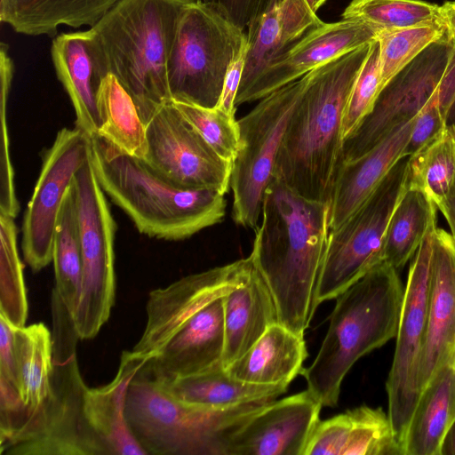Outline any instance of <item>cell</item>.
<instances>
[{"mask_svg": "<svg viewBox=\"0 0 455 455\" xmlns=\"http://www.w3.org/2000/svg\"><path fill=\"white\" fill-rule=\"evenodd\" d=\"M329 236V204L303 197L273 178L251 254L274 297L279 323L302 336L319 306Z\"/></svg>", "mask_w": 455, "mask_h": 455, "instance_id": "obj_1", "label": "cell"}, {"mask_svg": "<svg viewBox=\"0 0 455 455\" xmlns=\"http://www.w3.org/2000/svg\"><path fill=\"white\" fill-rule=\"evenodd\" d=\"M235 281L227 264L151 291L145 329L132 348L148 358L140 371L165 383L223 365L222 297Z\"/></svg>", "mask_w": 455, "mask_h": 455, "instance_id": "obj_2", "label": "cell"}, {"mask_svg": "<svg viewBox=\"0 0 455 455\" xmlns=\"http://www.w3.org/2000/svg\"><path fill=\"white\" fill-rule=\"evenodd\" d=\"M371 43L310 71L289 119L273 178L303 197L331 201L342 164L346 108Z\"/></svg>", "mask_w": 455, "mask_h": 455, "instance_id": "obj_3", "label": "cell"}, {"mask_svg": "<svg viewBox=\"0 0 455 455\" xmlns=\"http://www.w3.org/2000/svg\"><path fill=\"white\" fill-rule=\"evenodd\" d=\"M90 159L103 191L149 237L177 241L222 221L225 195L180 187L98 134L90 136Z\"/></svg>", "mask_w": 455, "mask_h": 455, "instance_id": "obj_4", "label": "cell"}, {"mask_svg": "<svg viewBox=\"0 0 455 455\" xmlns=\"http://www.w3.org/2000/svg\"><path fill=\"white\" fill-rule=\"evenodd\" d=\"M404 290L398 270L380 263L336 299L316 357L301 375L323 407H335L355 363L396 337Z\"/></svg>", "mask_w": 455, "mask_h": 455, "instance_id": "obj_5", "label": "cell"}, {"mask_svg": "<svg viewBox=\"0 0 455 455\" xmlns=\"http://www.w3.org/2000/svg\"><path fill=\"white\" fill-rule=\"evenodd\" d=\"M52 373L48 397L34 411H24L0 435L6 455H106L85 415L88 387L76 355L79 336L73 315L53 290Z\"/></svg>", "mask_w": 455, "mask_h": 455, "instance_id": "obj_6", "label": "cell"}, {"mask_svg": "<svg viewBox=\"0 0 455 455\" xmlns=\"http://www.w3.org/2000/svg\"><path fill=\"white\" fill-rule=\"evenodd\" d=\"M196 0H118L90 28L108 69L132 97L146 124L172 100L167 60L185 7Z\"/></svg>", "mask_w": 455, "mask_h": 455, "instance_id": "obj_7", "label": "cell"}, {"mask_svg": "<svg viewBox=\"0 0 455 455\" xmlns=\"http://www.w3.org/2000/svg\"><path fill=\"white\" fill-rule=\"evenodd\" d=\"M270 402L222 410L196 406L178 400L139 371L128 387L124 413L146 454L228 455L235 434Z\"/></svg>", "mask_w": 455, "mask_h": 455, "instance_id": "obj_8", "label": "cell"}, {"mask_svg": "<svg viewBox=\"0 0 455 455\" xmlns=\"http://www.w3.org/2000/svg\"><path fill=\"white\" fill-rule=\"evenodd\" d=\"M246 34L211 7L194 1L180 16L167 60L172 101L217 107L228 66Z\"/></svg>", "mask_w": 455, "mask_h": 455, "instance_id": "obj_9", "label": "cell"}, {"mask_svg": "<svg viewBox=\"0 0 455 455\" xmlns=\"http://www.w3.org/2000/svg\"><path fill=\"white\" fill-rule=\"evenodd\" d=\"M310 72L259 100L237 120L240 144L232 162V216L254 228L261 216L265 190L273 179L278 151L289 119L308 84Z\"/></svg>", "mask_w": 455, "mask_h": 455, "instance_id": "obj_10", "label": "cell"}, {"mask_svg": "<svg viewBox=\"0 0 455 455\" xmlns=\"http://www.w3.org/2000/svg\"><path fill=\"white\" fill-rule=\"evenodd\" d=\"M83 258L82 292L73 316L81 339L94 338L115 300L116 224L91 159L74 179Z\"/></svg>", "mask_w": 455, "mask_h": 455, "instance_id": "obj_11", "label": "cell"}, {"mask_svg": "<svg viewBox=\"0 0 455 455\" xmlns=\"http://www.w3.org/2000/svg\"><path fill=\"white\" fill-rule=\"evenodd\" d=\"M407 157L402 159L377 190L342 226L331 231L316 301L336 299L382 263L385 233L406 189Z\"/></svg>", "mask_w": 455, "mask_h": 455, "instance_id": "obj_12", "label": "cell"}, {"mask_svg": "<svg viewBox=\"0 0 455 455\" xmlns=\"http://www.w3.org/2000/svg\"><path fill=\"white\" fill-rule=\"evenodd\" d=\"M454 48L446 31L391 79L370 114L344 140L342 164L367 153L394 129L413 119L438 94Z\"/></svg>", "mask_w": 455, "mask_h": 455, "instance_id": "obj_13", "label": "cell"}, {"mask_svg": "<svg viewBox=\"0 0 455 455\" xmlns=\"http://www.w3.org/2000/svg\"><path fill=\"white\" fill-rule=\"evenodd\" d=\"M435 228L427 233L411 259L393 363L386 383L388 416L402 451L404 435L420 395L417 375L426 334Z\"/></svg>", "mask_w": 455, "mask_h": 455, "instance_id": "obj_14", "label": "cell"}, {"mask_svg": "<svg viewBox=\"0 0 455 455\" xmlns=\"http://www.w3.org/2000/svg\"><path fill=\"white\" fill-rule=\"evenodd\" d=\"M90 157V136L62 128L44 155L41 171L22 223V251L34 272L52 261L59 214L76 172Z\"/></svg>", "mask_w": 455, "mask_h": 455, "instance_id": "obj_15", "label": "cell"}, {"mask_svg": "<svg viewBox=\"0 0 455 455\" xmlns=\"http://www.w3.org/2000/svg\"><path fill=\"white\" fill-rule=\"evenodd\" d=\"M146 135L148 148L142 159L156 172L185 188L227 193L232 163L211 148L172 100L146 124Z\"/></svg>", "mask_w": 455, "mask_h": 455, "instance_id": "obj_16", "label": "cell"}, {"mask_svg": "<svg viewBox=\"0 0 455 455\" xmlns=\"http://www.w3.org/2000/svg\"><path fill=\"white\" fill-rule=\"evenodd\" d=\"M377 35L373 28L355 20L323 22L275 58L236 96L235 106L264 98L329 61L375 41Z\"/></svg>", "mask_w": 455, "mask_h": 455, "instance_id": "obj_17", "label": "cell"}, {"mask_svg": "<svg viewBox=\"0 0 455 455\" xmlns=\"http://www.w3.org/2000/svg\"><path fill=\"white\" fill-rule=\"evenodd\" d=\"M322 407L308 389L271 401L235 434L228 455H304Z\"/></svg>", "mask_w": 455, "mask_h": 455, "instance_id": "obj_18", "label": "cell"}, {"mask_svg": "<svg viewBox=\"0 0 455 455\" xmlns=\"http://www.w3.org/2000/svg\"><path fill=\"white\" fill-rule=\"evenodd\" d=\"M455 352V239L443 228L433 235L425 339L419 356V393Z\"/></svg>", "mask_w": 455, "mask_h": 455, "instance_id": "obj_19", "label": "cell"}, {"mask_svg": "<svg viewBox=\"0 0 455 455\" xmlns=\"http://www.w3.org/2000/svg\"><path fill=\"white\" fill-rule=\"evenodd\" d=\"M51 53L58 79L74 107L76 127L89 136L97 134L98 92L110 72L95 34L91 28L62 33L53 39Z\"/></svg>", "mask_w": 455, "mask_h": 455, "instance_id": "obj_20", "label": "cell"}, {"mask_svg": "<svg viewBox=\"0 0 455 455\" xmlns=\"http://www.w3.org/2000/svg\"><path fill=\"white\" fill-rule=\"evenodd\" d=\"M412 121L394 129L359 158L343 163L329 203L330 233L342 226L380 186L405 156Z\"/></svg>", "mask_w": 455, "mask_h": 455, "instance_id": "obj_21", "label": "cell"}, {"mask_svg": "<svg viewBox=\"0 0 455 455\" xmlns=\"http://www.w3.org/2000/svg\"><path fill=\"white\" fill-rule=\"evenodd\" d=\"M222 298L226 368L279 319L274 297L251 253L237 282Z\"/></svg>", "mask_w": 455, "mask_h": 455, "instance_id": "obj_22", "label": "cell"}, {"mask_svg": "<svg viewBox=\"0 0 455 455\" xmlns=\"http://www.w3.org/2000/svg\"><path fill=\"white\" fill-rule=\"evenodd\" d=\"M403 455L388 416L367 405L347 410L314 430L304 455Z\"/></svg>", "mask_w": 455, "mask_h": 455, "instance_id": "obj_23", "label": "cell"}, {"mask_svg": "<svg viewBox=\"0 0 455 455\" xmlns=\"http://www.w3.org/2000/svg\"><path fill=\"white\" fill-rule=\"evenodd\" d=\"M322 23L307 0H283L251 21L247 27L246 56L237 95L243 92L275 58Z\"/></svg>", "mask_w": 455, "mask_h": 455, "instance_id": "obj_24", "label": "cell"}, {"mask_svg": "<svg viewBox=\"0 0 455 455\" xmlns=\"http://www.w3.org/2000/svg\"><path fill=\"white\" fill-rule=\"evenodd\" d=\"M148 361L132 350L124 351L116 377L105 386L87 389L85 415L106 455L146 454L130 430L124 411L128 387Z\"/></svg>", "mask_w": 455, "mask_h": 455, "instance_id": "obj_25", "label": "cell"}, {"mask_svg": "<svg viewBox=\"0 0 455 455\" xmlns=\"http://www.w3.org/2000/svg\"><path fill=\"white\" fill-rule=\"evenodd\" d=\"M307 355L304 336L278 322L225 369L230 376L243 382L289 386L301 375Z\"/></svg>", "mask_w": 455, "mask_h": 455, "instance_id": "obj_26", "label": "cell"}, {"mask_svg": "<svg viewBox=\"0 0 455 455\" xmlns=\"http://www.w3.org/2000/svg\"><path fill=\"white\" fill-rule=\"evenodd\" d=\"M454 419L455 371L449 363L420 392L404 435L403 455H439Z\"/></svg>", "mask_w": 455, "mask_h": 455, "instance_id": "obj_27", "label": "cell"}, {"mask_svg": "<svg viewBox=\"0 0 455 455\" xmlns=\"http://www.w3.org/2000/svg\"><path fill=\"white\" fill-rule=\"evenodd\" d=\"M118 0H0V20L20 34L53 36L58 27L94 26Z\"/></svg>", "mask_w": 455, "mask_h": 455, "instance_id": "obj_28", "label": "cell"}, {"mask_svg": "<svg viewBox=\"0 0 455 455\" xmlns=\"http://www.w3.org/2000/svg\"><path fill=\"white\" fill-rule=\"evenodd\" d=\"M159 384L183 403L219 410L275 400L289 387L243 382L230 376L222 364L200 373Z\"/></svg>", "mask_w": 455, "mask_h": 455, "instance_id": "obj_29", "label": "cell"}, {"mask_svg": "<svg viewBox=\"0 0 455 455\" xmlns=\"http://www.w3.org/2000/svg\"><path fill=\"white\" fill-rule=\"evenodd\" d=\"M435 203L422 191L407 188L387 225L382 248V263L400 269L410 261L427 233L436 227Z\"/></svg>", "mask_w": 455, "mask_h": 455, "instance_id": "obj_30", "label": "cell"}, {"mask_svg": "<svg viewBox=\"0 0 455 455\" xmlns=\"http://www.w3.org/2000/svg\"><path fill=\"white\" fill-rule=\"evenodd\" d=\"M13 353L21 400L28 411H34L51 390L52 333L43 323L14 327Z\"/></svg>", "mask_w": 455, "mask_h": 455, "instance_id": "obj_31", "label": "cell"}, {"mask_svg": "<svg viewBox=\"0 0 455 455\" xmlns=\"http://www.w3.org/2000/svg\"><path fill=\"white\" fill-rule=\"evenodd\" d=\"M100 126L98 135L121 150L143 158L147 153L146 125L131 94L109 73L97 97Z\"/></svg>", "mask_w": 455, "mask_h": 455, "instance_id": "obj_32", "label": "cell"}, {"mask_svg": "<svg viewBox=\"0 0 455 455\" xmlns=\"http://www.w3.org/2000/svg\"><path fill=\"white\" fill-rule=\"evenodd\" d=\"M52 262L55 274L54 291L74 316L83 283V258L74 180L59 214L54 235Z\"/></svg>", "mask_w": 455, "mask_h": 455, "instance_id": "obj_33", "label": "cell"}, {"mask_svg": "<svg viewBox=\"0 0 455 455\" xmlns=\"http://www.w3.org/2000/svg\"><path fill=\"white\" fill-rule=\"evenodd\" d=\"M455 181V124L407 157L405 182L427 195L439 209Z\"/></svg>", "mask_w": 455, "mask_h": 455, "instance_id": "obj_34", "label": "cell"}, {"mask_svg": "<svg viewBox=\"0 0 455 455\" xmlns=\"http://www.w3.org/2000/svg\"><path fill=\"white\" fill-rule=\"evenodd\" d=\"M341 17L362 21L378 34L442 20L440 5L420 0H352Z\"/></svg>", "mask_w": 455, "mask_h": 455, "instance_id": "obj_35", "label": "cell"}, {"mask_svg": "<svg viewBox=\"0 0 455 455\" xmlns=\"http://www.w3.org/2000/svg\"><path fill=\"white\" fill-rule=\"evenodd\" d=\"M0 315L13 326L22 327L28 317V301L13 218L0 215Z\"/></svg>", "mask_w": 455, "mask_h": 455, "instance_id": "obj_36", "label": "cell"}, {"mask_svg": "<svg viewBox=\"0 0 455 455\" xmlns=\"http://www.w3.org/2000/svg\"><path fill=\"white\" fill-rule=\"evenodd\" d=\"M446 32L442 20L382 31L379 44L380 92L404 67Z\"/></svg>", "mask_w": 455, "mask_h": 455, "instance_id": "obj_37", "label": "cell"}, {"mask_svg": "<svg viewBox=\"0 0 455 455\" xmlns=\"http://www.w3.org/2000/svg\"><path fill=\"white\" fill-rule=\"evenodd\" d=\"M174 104L221 158L230 163L234 161L240 144L239 126L235 116L218 108H206L178 102Z\"/></svg>", "mask_w": 455, "mask_h": 455, "instance_id": "obj_38", "label": "cell"}, {"mask_svg": "<svg viewBox=\"0 0 455 455\" xmlns=\"http://www.w3.org/2000/svg\"><path fill=\"white\" fill-rule=\"evenodd\" d=\"M5 44L0 48L1 74V156H0V215L15 219L20 211L19 201L15 193L14 170L11 161L9 136L7 126V100L13 76V63Z\"/></svg>", "mask_w": 455, "mask_h": 455, "instance_id": "obj_39", "label": "cell"}, {"mask_svg": "<svg viewBox=\"0 0 455 455\" xmlns=\"http://www.w3.org/2000/svg\"><path fill=\"white\" fill-rule=\"evenodd\" d=\"M380 92L379 44H371L368 56L353 86L344 117V140L370 114Z\"/></svg>", "mask_w": 455, "mask_h": 455, "instance_id": "obj_40", "label": "cell"}, {"mask_svg": "<svg viewBox=\"0 0 455 455\" xmlns=\"http://www.w3.org/2000/svg\"><path fill=\"white\" fill-rule=\"evenodd\" d=\"M448 125L438 105V94L433 97L413 118L411 133L405 148V156H411Z\"/></svg>", "mask_w": 455, "mask_h": 455, "instance_id": "obj_41", "label": "cell"}, {"mask_svg": "<svg viewBox=\"0 0 455 455\" xmlns=\"http://www.w3.org/2000/svg\"><path fill=\"white\" fill-rule=\"evenodd\" d=\"M207 5L243 30L253 20L258 0H196Z\"/></svg>", "mask_w": 455, "mask_h": 455, "instance_id": "obj_42", "label": "cell"}, {"mask_svg": "<svg viewBox=\"0 0 455 455\" xmlns=\"http://www.w3.org/2000/svg\"><path fill=\"white\" fill-rule=\"evenodd\" d=\"M246 56V40L231 60L226 73L223 88L216 108L235 116V98L240 87Z\"/></svg>", "mask_w": 455, "mask_h": 455, "instance_id": "obj_43", "label": "cell"}, {"mask_svg": "<svg viewBox=\"0 0 455 455\" xmlns=\"http://www.w3.org/2000/svg\"><path fill=\"white\" fill-rule=\"evenodd\" d=\"M14 327L4 317L0 315V378L18 387L13 353Z\"/></svg>", "mask_w": 455, "mask_h": 455, "instance_id": "obj_44", "label": "cell"}, {"mask_svg": "<svg viewBox=\"0 0 455 455\" xmlns=\"http://www.w3.org/2000/svg\"><path fill=\"white\" fill-rule=\"evenodd\" d=\"M438 105L443 117L448 120L455 106V48L439 86Z\"/></svg>", "mask_w": 455, "mask_h": 455, "instance_id": "obj_45", "label": "cell"}, {"mask_svg": "<svg viewBox=\"0 0 455 455\" xmlns=\"http://www.w3.org/2000/svg\"><path fill=\"white\" fill-rule=\"evenodd\" d=\"M446 220L451 235L455 239V181L442 206L438 209Z\"/></svg>", "mask_w": 455, "mask_h": 455, "instance_id": "obj_46", "label": "cell"}, {"mask_svg": "<svg viewBox=\"0 0 455 455\" xmlns=\"http://www.w3.org/2000/svg\"><path fill=\"white\" fill-rule=\"evenodd\" d=\"M440 14L447 33L455 42V1H447L440 5Z\"/></svg>", "mask_w": 455, "mask_h": 455, "instance_id": "obj_47", "label": "cell"}, {"mask_svg": "<svg viewBox=\"0 0 455 455\" xmlns=\"http://www.w3.org/2000/svg\"><path fill=\"white\" fill-rule=\"evenodd\" d=\"M439 455H455V419L442 441Z\"/></svg>", "mask_w": 455, "mask_h": 455, "instance_id": "obj_48", "label": "cell"}, {"mask_svg": "<svg viewBox=\"0 0 455 455\" xmlns=\"http://www.w3.org/2000/svg\"><path fill=\"white\" fill-rule=\"evenodd\" d=\"M283 1V0H258L257 9L251 21L259 19L264 13L279 5Z\"/></svg>", "mask_w": 455, "mask_h": 455, "instance_id": "obj_49", "label": "cell"}, {"mask_svg": "<svg viewBox=\"0 0 455 455\" xmlns=\"http://www.w3.org/2000/svg\"><path fill=\"white\" fill-rule=\"evenodd\" d=\"M326 0H315L314 3V12H316L317 10L325 3Z\"/></svg>", "mask_w": 455, "mask_h": 455, "instance_id": "obj_50", "label": "cell"}, {"mask_svg": "<svg viewBox=\"0 0 455 455\" xmlns=\"http://www.w3.org/2000/svg\"><path fill=\"white\" fill-rule=\"evenodd\" d=\"M307 4H309V6L312 8V10L314 11V3H315V0H307ZM316 13V12H315Z\"/></svg>", "mask_w": 455, "mask_h": 455, "instance_id": "obj_51", "label": "cell"}, {"mask_svg": "<svg viewBox=\"0 0 455 455\" xmlns=\"http://www.w3.org/2000/svg\"><path fill=\"white\" fill-rule=\"evenodd\" d=\"M452 366H453L454 371H455V352H454V355H453V359H452Z\"/></svg>", "mask_w": 455, "mask_h": 455, "instance_id": "obj_52", "label": "cell"}]
</instances>
